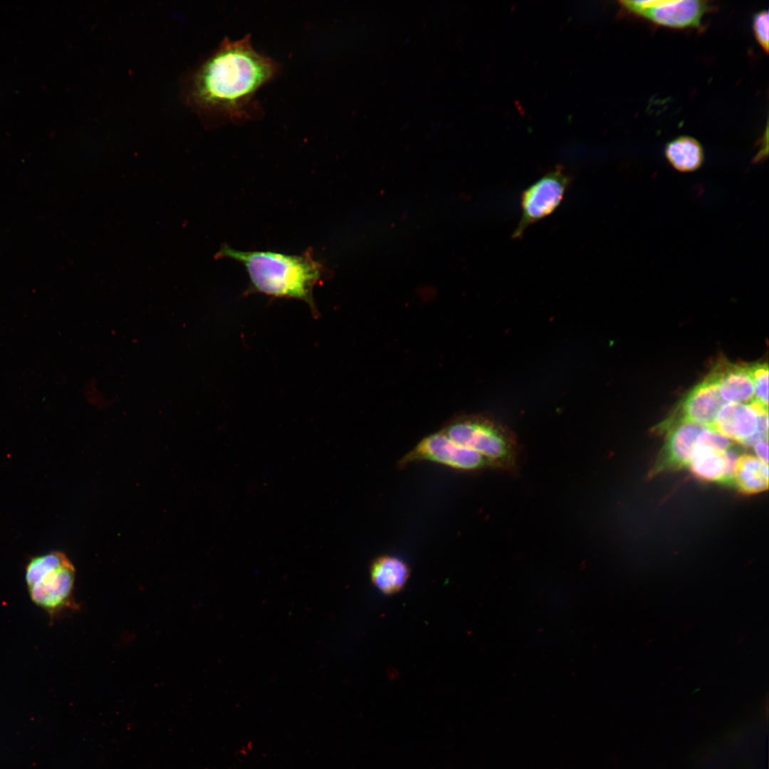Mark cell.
Returning <instances> with one entry per match:
<instances>
[{"label": "cell", "instance_id": "1", "mask_svg": "<svg viewBox=\"0 0 769 769\" xmlns=\"http://www.w3.org/2000/svg\"><path fill=\"white\" fill-rule=\"evenodd\" d=\"M280 70L278 62L254 47L251 34L226 36L196 70L191 99L216 124L256 120L263 114L257 93Z\"/></svg>", "mask_w": 769, "mask_h": 769}, {"label": "cell", "instance_id": "2", "mask_svg": "<svg viewBox=\"0 0 769 769\" xmlns=\"http://www.w3.org/2000/svg\"><path fill=\"white\" fill-rule=\"evenodd\" d=\"M215 258H231L243 264L250 280L249 292L302 300L315 311L313 288L324 279L325 269L314 258L312 250L292 255L270 251H243L224 244Z\"/></svg>", "mask_w": 769, "mask_h": 769}, {"label": "cell", "instance_id": "3", "mask_svg": "<svg viewBox=\"0 0 769 769\" xmlns=\"http://www.w3.org/2000/svg\"><path fill=\"white\" fill-rule=\"evenodd\" d=\"M441 431L455 443L487 458L494 469L517 471L520 453L517 439L509 428L496 419L485 415L464 416L449 422Z\"/></svg>", "mask_w": 769, "mask_h": 769}, {"label": "cell", "instance_id": "4", "mask_svg": "<svg viewBox=\"0 0 769 769\" xmlns=\"http://www.w3.org/2000/svg\"><path fill=\"white\" fill-rule=\"evenodd\" d=\"M25 580L31 600L51 617L78 607L73 597L75 568L63 553L51 552L31 559Z\"/></svg>", "mask_w": 769, "mask_h": 769}, {"label": "cell", "instance_id": "5", "mask_svg": "<svg viewBox=\"0 0 769 769\" xmlns=\"http://www.w3.org/2000/svg\"><path fill=\"white\" fill-rule=\"evenodd\" d=\"M571 182V176L557 166L523 189L520 197L521 215L512 239H520L528 226L553 214Z\"/></svg>", "mask_w": 769, "mask_h": 769}, {"label": "cell", "instance_id": "6", "mask_svg": "<svg viewBox=\"0 0 769 769\" xmlns=\"http://www.w3.org/2000/svg\"><path fill=\"white\" fill-rule=\"evenodd\" d=\"M431 461L461 471L494 469L491 461L481 454L459 445L442 431L424 438L398 462L399 468L411 464Z\"/></svg>", "mask_w": 769, "mask_h": 769}, {"label": "cell", "instance_id": "7", "mask_svg": "<svg viewBox=\"0 0 769 769\" xmlns=\"http://www.w3.org/2000/svg\"><path fill=\"white\" fill-rule=\"evenodd\" d=\"M711 429L747 446L758 440H768V407L755 400L748 404L726 403Z\"/></svg>", "mask_w": 769, "mask_h": 769}, {"label": "cell", "instance_id": "8", "mask_svg": "<svg viewBox=\"0 0 769 769\" xmlns=\"http://www.w3.org/2000/svg\"><path fill=\"white\" fill-rule=\"evenodd\" d=\"M628 12L656 24L671 28H699L704 15L711 9L706 1H620Z\"/></svg>", "mask_w": 769, "mask_h": 769}, {"label": "cell", "instance_id": "9", "mask_svg": "<svg viewBox=\"0 0 769 769\" xmlns=\"http://www.w3.org/2000/svg\"><path fill=\"white\" fill-rule=\"evenodd\" d=\"M666 427V441L654 466V473L689 466L694 455L699 436L706 427L683 419L668 422L664 428Z\"/></svg>", "mask_w": 769, "mask_h": 769}, {"label": "cell", "instance_id": "10", "mask_svg": "<svg viewBox=\"0 0 769 769\" xmlns=\"http://www.w3.org/2000/svg\"><path fill=\"white\" fill-rule=\"evenodd\" d=\"M726 404L720 393L716 377L711 372L685 398L681 409L682 416L679 419L711 428L719 410Z\"/></svg>", "mask_w": 769, "mask_h": 769}, {"label": "cell", "instance_id": "11", "mask_svg": "<svg viewBox=\"0 0 769 769\" xmlns=\"http://www.w3.org/2000/svg\"><path fill=\"white\" fill-rule=\"evenodd\" d=\"M736 459L731 449L718 451L697 445L689 466L691 472L701 480L733 484Z\"/></svg>", "mask_w": 769, "mask_h": 769}, {"label": "cell", "instance_id": "12", "mask_svg": "<svg viewBox=\"0 0 769 769\" xmlns=\"http://www.w3.org/2000/svg\"><path fill=\"white\" fill-rule=\"evenodd\" d=\"M712 372L726 403L748 404L754 400V387L749 366L722 364Z\"/></svg>", "mask_w": 769, "mask_h": 769}, {"label": "cell", "instance_id": "13", "mask_svg": "<svg viewBox=\"0 0 769 769\" xmlns=\"http://www.w3.org/2000/svg\"><path fill=\"white\" fill-rule=\"evenodd\" d=\"M410 575V570L402 559L382 555L373 560L370 566L371 580L382 592L391 595L400 591Z\"/></svg>", "mask_w": 769, "mask_h": 769}, {"label": "cell", "instance_id": "14", "mask_svg": "<svg viewBox=\"0 0 769 769\" xmlns=\"http://www.w3.org/2000/svg\"><path fill=\"white\" fill-rule=\"evenodd\" d=\"M733 483L745 494H754L768 490V464L749 454L737 457L733 473Z\"/></svg>", "mask_w": 769, "mask_h": 769}, {"label": "cell", "instance_id": "15", "mask_svg": "<svg viewBox=\"0 0 769 769\" xmlns=\"http://www.w3.org/2000/svg\"><path fill=\"white\" fill-rule=\"evenodd\" d=\"M664 154L673 168L684 173L698 170L704 161L701 145L689 136H681L668 142Z\"/></svg>", "mask_w": 769, "mask_h": 769}, {"label": "cell", "instance_id": "16", "mask_svg": "<svg viewBox=\"0 0 769 769\" xmlns=\"http://www.w3.org/2000/svg\"><path fill=\"white\" fill-rule=\"evenodd\" d=\"M754 387V400L763 406L768 404V367L767 364L749 366Z\"/></svg>", "mask_w": 769, "mask_h": 769}, {"label": "cell", "instance_id": "17", "mask_svg": "<svg viewBox=\"0 0 769 769\" xmlns=\"http://www.w3.org/2000/svg\"><path fill=\"white\" fill-rule=\"evenodd\" d=\"M768 11H762L754 16L753 21L754 35L765 53L768 52Z\"/></svg>", "mask_w": 769, "mask_h": 769}, {"label": "cell", "instance_id": "18", "mask_svg": "<svg viewBox=\"0 0 769 769\" xmlns=\"http://www.w3.org/2000/svg\"><path fill=\"white\" fill-rule=\"evenodd\" d=\"M754 450L758 458L763 462L768 463V440L761 439L753 444Z\"/></svg>", "mask_w": 769, "mask_h": 769}]
</instances>
